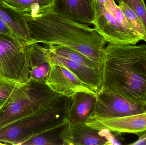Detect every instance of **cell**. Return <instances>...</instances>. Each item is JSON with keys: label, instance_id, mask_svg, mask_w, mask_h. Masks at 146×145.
Listing matches in <instances>:
<instances>
[{"label": "cell", "instance_id": "3957f363", "mask_svg": "<svg viewBox=\"0 0 146 145\" xmlns=\"http://www.w3.org/2000/svg\"><path fill=\"white\" fill-rule=\"evenodd\" d=\"M62 96L45 83L29 79L20 88L13 99L0 109V128L48 109Z\"/></svg>", "mask_w": 146, "mask_h": 145}, {"label": "cell", "instance_id": "44dd1931", "mask_svg": "<svg viewBox=\"0 0 146 145\" xmlns=\"http://www.w3.org/2000/svg\"><path fill=\"white\" fill-rule=\"evenodd\" d=\"M138 15L143 23L146 32V7L144 0H122Z\"/></svg>", "mask_w": 146, "mask_h": 145}, {"label": "cell", "instance_id": "ba28073f", "mask_svg": "<svg viewBox=\"0 0 146 145\" xmlns=\"http://www.w3.org/2000/svg\"><path fill=\"white\" fill-rule=\"evenodd\" d=\"M50 64L45 84L54 92L68 97L80 92L97 95L94 90L82 83L67 68L59 65Z\"/></svg>", "mask_w": 146, "mask_h": 145}, {"label": "cell", "instance_id": "52a82bcc", "mask_svg": "<svg viewBox=\"0 0 146 145\" xmlns=\"http://www.w3.org/2000/svg\"><path fill=\"white\" fill-rule=\"evenodd\" d=\"M96 97L94 111L89 118H118L146 113V103H136L106 89H101Z\"/></svg>", "mask_w": 146, "mask_h": 145}, {"label": "cell", "instance_id": "30bf717a", "mask_svg": "<svg viewBox=\"0 0 146 145\" xmlns=\"http://www.w3.org/2000/svg\"><path fill=\"white\" fill-rule=\"evenodd\" d=\"M104 130H99L86 123L75 125L67 123L62 134L65 145H104L110 144L109 136Z\"/></svg>", "mask_w": 146, "mask_h": 145}, {"label": "cell", "instance_id": "7402d4cb", "mask_svg": "<svg viewBox=\"0 0 146 145\" xmlns=\"http://www.w3.org/2000/svg\"><path fill=\"white\" fill-rule=\"evenodd\" d=\"M0 34L8 35L19 39L14 33L13 31L1 18H0Z\"/></svg>", "mask_w": 146, "mask_h": 145}, {"label": "cell", "instance_id": "7a4b0ae2", "mask_svg": "<svg viewBox=\"0 0 146 145\" xmlns=\"http://www.w3.org/2000/svg\"><path fill=\"white\" fill-rule=\"evenodd\" d=\"M100 70L101 89L146 103V44L108 43L102 52Z\"/></svg>", "mask_w": 146, "mask_h": 145}, {"label": "cell", "instance_id": "d6986e66", "mask_svg": "<svg viewBox=\"0 0 146 145\" xmlns=\"http://www.w3.org/2000/svg\"><path fill=\"white\" fill-rule=\"evenodd\" d=\"M24 83L8 78L0 73V109L13 99Z\"/></svg>", "mask_w": 146, "mask_h": 145}, {"label": "cell", "instance_id": "2e32d148", "mask_svg": "<svg viewBox=\"0 0 146 145\" xmlns=\"http://www.w3.org/2000/svg\"><path fill=\"white\" fill-rule=\"evenodd\" d=\"M23 16L38 15L54 7V0H4Z\"/></svg>", "mask_w": 146, "mask_h": 145}, {"label": "cell", "instance_id": "7c38bea8", "mask_svg": "<svg viewBox=\"0 0 146 145\" xmlns=\"http://www.w3.org/2000/svg\"><path fill=\"white\" fill-rule=\"evenodd\" d=\"M94 0H54V8L70 19L88 25H93Z\"/></svg>", "mask_w": 146, "mask_h": 145}, {"label": "cell", "instance_id": "9c48e42d", "mask_svg": "<svg viewBox=\"0 0 146 145\" xmlns=\"http://www.w3.org/2000/svg\"><path fill=\"white\" fill-rule=\"evenodd\" d=\"M87 125L99 130L117 133L138 134L146 131V113L109 119L89 118Z\"/></svg>", "mask_w": 146, "mask_h": 145}, {"label": "cell", "instance_id": "603a6c76", "mask_svg": "<svg viewBox=\"0 0 146 145\" xmlns=\"http://www.w3.org/2000/svg\"><path fill=\"white\" fill-rule=\"evenodd\" d=\"M139 138L136 141L129 145H146V131L140 133L137 135Z\"/></svg>", "mask_w": 146, "mask_h": 145}, {"label": "cell", "instance_id": "5bb4252c", "mask_svg": "<svg viewBox=\"0 0 146 145\" xmlns=\"http://www.w3.org/2000/svg\"><path fill=\"white\" fill-rule=\"evenodd\" d=\"M96 95L86 92L76 93L71 96L67 120L70 125L86 123L94 111Z\"/></svg>", "mask_w": 146, "mask_h": 145}, {"label": "cell", "instance_id": "5b68a950", "mask_svg": "<svg viewBox=\"0 0 146 145\" xmlns=\"http://www.w3.org/2000/svg\"><path fill=\"white\" fill-rule=\"evenodd\" d=\"M27 45L19 39L0 34V73L24 83L29 80Z\"/></svg>", "mask_w": 146, "mask_h": 145}, {"label": "cell", "instance_id": "e0dca14e", "mask_svg": "<svg viewBox=\"0 0 146 145\" xmlns=\"http://www.w3.org/2000/svg\"><path fill=\"white\" fill-rule=\"evenodd\" d=\"M68 121L39 133L22 143L21 145H65L62 135Z\"/></svg>", "mask_w": 146, "mask_h": 145}, {"label": "cell", "instance_id": "cb8c5ba5", "mask_svg": "<svg viewBox=\"0 0 146 145\" xmlns=\"http://www.w3.org/2000/svg\"><path fill=\"white\" fill-rule=\"evenodd\" d=\"M116 1L117 2V3H120V2H122V0H116Z\"/></svg>", "mask_w": 146, "mask_h": 145}, {"label": "cell", "instance_id": "9a60e30c", "mask_svg": "<svg viewBox=\"0 0 146 145\" xmlns=\"http://www.w3.org/2000/svg\"><path fill=\"white\" fill-rule=\"evenodd\" d=\"M0 18L20 41L29 45L30 30L25 18L19 11L9 6L4 0H0Z\"/></svg>", "mask_w": 146, "mask_h": 145}, {"label": "cell", "instance_id": "8fae6325", "mask_svg": "<svg viewBox=\"0 0 146 145\" xmlns=\"http://www.w3.org/2000/svg\"><path fill=\"white\" fill-rule=\"evenodd\" d=\"M50 50L47 45L33 43L27 45L29 79L45 83L50 69Z\"/></svg>", "mask_w": 146, "mask_h": 145}, {"label": "cell", "instance_id": "8992f818", "mask_svg": "<svg viewBox=\"0 0 146 145\" xmlns=\"http://www.w3.org/2000/svg\"><path fill=\"white\" fill-rule=\"evenodd\" d=\"M95 17L93 25L99 34L107 43L135 45L143 37L133 30L122 25L102 3L94 0Z\"/></svg>", "mask_w": 146, "mask_h": 145}, {"label": "cell", "instance_id": "ac0fdd59", "mask_svg": "<svg viewBox=\"0 0 146 145\" xmlns=\"http://www.w3.org/2000/svg\"><path fill=\"white\" fill-rule=\"evenodd\" d=\"M51 52L58 56L80 63L94 69H99L86 55L80 52L63 46L47 45Z\"/></svg>", "mask_w": 146, "mask_h": 145}, {"label": "cell", "instance_id": "277c9868", "mask_svg": "<svg viewBox=\"0 0 146 145\" xmlns=\"http://www.w3.org/2000/svg\"><path fill=\"white\" fill-rule=\"evenodd\" d=\"M70 98L62 96L48 109L1 128L0 143L21 145L31 137L67 121Z\"/></svg>", "mask_w": 146, "mask_h": 145}, {"label": "cell", "instance_id": "ffe728a7", "mask_svg": "<svg viewBox=\"0 0 146 145\" xmlns=\"http://www.w3.org/2000/svg\"><path fill=\"white\" fill-rule=\"evenodd\" d=\"M130 28L143 37L146 42V32L145 26L138 15L123 2L118 3Z\"/></svg>", "mask_w": 146, "mask_h": 145}, {"label": "cell", "instance_id": "6da1fadb", "mask_svg": "<svg viewBox=\"0 0 146 145\" xmlns=\"http://www.w3.org/2000/svg\"><path fill=\"white\" fill-rule=\"evenodd\" d=\"M33 43L63 46L80 52L101 68L102 52L106 41L94 28L76 22L54 7L34 16H24Z\"/></svg>", "mask_w": 146, "mask_h": 145}, {"label": "cell", "instance_id": "4fadbf2b", "mask_svg": "<svg viewBox=\"0 0 146 145\" xmlns=\"http://www.w3.org/2000/svg\"><path fill=\"white\" fill-rule=\"evenodd\" d=\"M50 59V64L62 66L67 68L82 83L94 90L97 94L100 90L102 86L100 69L91 68L58 56L51 52Z\"/></svg>", "mask_w": 146, "mask_h": 145}]
</instances>
